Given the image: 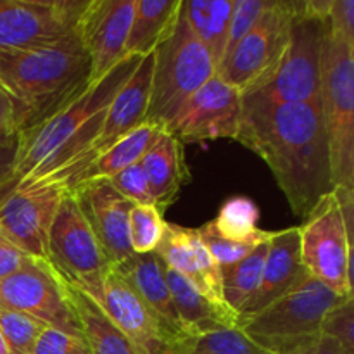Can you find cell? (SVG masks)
I'll return each instance as SVG.
<instances>
[{
  "label": "cell",
  "mask_w": 354,
  "mask_h": 354,
  "mask_svg": "<svg viewBox=\"0 0 354 354\" xmlns=\"http://www.w3.org/2000/svg\"><path fill=\"white\" fill-rule=\"evenodd\" d=\"M69 192L78 199L111 265L114 266L130 258L133 252L128 239V216L133 203L121 196L109 180L86 183Z\"/></svg>",
  "instance_id": "17"
},
{
  "label": "cell",
  "mask_w": 354,
  "mask_h": 354,
  "mask_svg": "<svg viewBox=\"0 0 354 354\" xmlns=\"http://www.w3.org/2000/svg\"><path fill=\"white\" fill-rule=\"evenodd\" d=\"M241 116L242 93L216 75L187 100L166 130L183 145L235 140Z\"/></svg>",
  "instance_id": "12"
},
{
  "label": "cell",
  "mask_w": 354,
  "mask_h": 354,
  "mask_svg": "<svg viewBox=\"0 0 354 354\" xmlns=\"http://www.w3.org/2000/svg\"><path fill=\"white\" fill-rule=\"evenodd\" d=\"M328 9L330 0H299L279 64L258 88L244 95L280 104L320 99Z\"/></svg>",
  "instance_id": "5"
},
{
  "label": "cell",
  "mask_w": 354,
  "mask_h": 354,
  "mask_svg": "<svg viewBox=\"0 0 354 354\" xmlns=\"http://www.w3.org/2000/svg\"><path fill=\"white\" fill-rule=\"evenodd\" d=\"M161 268L169 292H171L176 313H178L185 330L192 337H199V335L209 334V332L220 330V328L237 327L239 317L230 308L214 304L213 301L203 296L192 283L187 282L180 273L169 268L166 263L161 261Z\"/></svg>",
  "instance_id": "24"
},
{
  "label": "cell",
  "mask_w": 354,
  "mask_h": 354,
  "mask_svg": "<svg viewBox=\"0 0 354 354\" xmlns=\"http://www.w3.org/2000/svg\"><path fill=\"white\" fill-rule=\"evenodd\" d=\"M344 299L348 297L337 296L306 272L289 292L256 315L241 318L237 327L265 351L290 354L320 335L324 318Z\"/></svg>",
  "instance_id": "6"
},
{
  "label": "cell",
  "mask_w": 354,
  "mask_h": 354,
  "mask_svg": "<svg viewBox=\"0 0 354 354\" xmlns=\"http://www.w3.org/2000/svg\"><path fill=\"white\" fill-rule=\"evenodd\" d=\"M162 131H165V128L159 127V124H140L131 133L121 138L120 142H116L113 147L107 149L104 154L93 159L80 175L69 180L61 190L62 192H69V190H75L78 187L86 185V183L99 182V180H111L128 166L140 162V159L147 154L149 149L161 137Z\"/></svg>",
  "instance_id": "25"
},
{
  "label": "cell",
  "mask_w": 354,
  "mask_h": 354,
  "mask_svg": "<svg viewBox=\"0 0 354 354\" xmlns=\"http://www.w3.org/2000/svg\"><path fill=\"white\" fill-rule=\"evenodd\" d=\"M290 354H354L344 348L341 342L335 339L328 337V335H317V337L310 339L308 342L301 344L299 348L294 349Z\"/></svg>",
  "instance_id": "42"
},
{
  "label": "cell",
  "mask_w": 354,
  "mask_h": 354,
  "mask_svg": "<svg viewBox=\"0 0 354 354\" xmlns=\"http://www.w3.org/2000/svg\"><path fill=\"white\" fill-rule=\"evenodd\" d=\"M272 0H234V10L230 17V28H228V40L225 57L232 52V48L252 30L259 17L268 9ZM223 57V59H225Z\"/></svg>",
  "instance_id": "34"
},
{
  "label": "cell",
  "mask_w": 354,
  "mask_h": 354,
  "mask_svg": "<svg viewBox=\"0 0 354 354\" xmlns=\"http://www.w3.org/2000/svg\"><path fill=\"white\" fill-rule=\"evenodd\" d=\"M137 0H88L78 23L90 57V83L99 82L124 57Z\"/></svg>",
  "instance_id": "16"
},
{
  "label": "cell",
  "mask_w": 354,
  "mask_h": 354,
  "mask_svg": "<svg viewBox=\"0 0 354 354\" xmlns=\"http://www.w3.org/2000/svg\"><path fill=\"white\" fill-rule=\"evenodd\" d=\"M64 194L52 187L2 194L0 232L24 252L47 261L48 230Z\"/></svg>",
  "instance_id": "15"
},
{
  "label": "cell",
  "mask_w": 354,
  "mask_h": 354,
  "mask_svg": "<svg viewBox=\"0 0 354 354\" xmlns=\"http://www.w3.org/2000/svg\"><path fill=\"white\" fill-rule=\"evenodd\" d=\"M328 30L354 44V0H330Z\"/></svg>",
  "instance_id": "38"
},
{
  "label": "cell",
  "mask_w": 354,
  "mask_h": 354,
  "mask_svg": "<svg viewBox=\"0 0 354 354\" xmlns=\"http://www.w3.org/2000/svg\"><path fill=\"white\" fill-rule=\"evenodd\" d=\"M0 306L28 315L48 327L82 335L61 280L44 259H33L21 272L0 280Z\"/></svg>",
  "instance_id": "13"
},
{
  "label": "cell",
  "mask_w": 354,
  "mask_h": 354,
  "mask_svg": "<svg viewBox=\"0 0 354 354\" xmlns=\"http://www.w3.org/2000/svg\"><path fill=\"white\" fill-rule=\"evenodd\" d=\"M109 182L111 185H113L121 196L127 197L130 203L142 204V206H147V204H152V206H154L151 189H149L147 178H145V173L144 169H142L140 162L124 168L123 171L114 175Z\"/></svg>",
  "instance_id": "37"
},
{
  "label": "cell",
  "mask_w": 354,
  "mask_h": 354,
  "mask_svg": "<svg viewBox=\"0 0 354 354\" xmlns=\"http://www.w3.org/2000/svg\"><path fill=\"white\" fill-rule=\"evenodd\" d=\"M166 230L162 213L152 204H133L128 216V239L133 254L156 252Z\"/></svg>",
  "instance_id": "30"
},
{
  "label": "cell",
  "mask_w": 354,
  "mask_h": 354,
  "mask_svg": "<svg viewBox=\"0 0 354 354\" xmlns=\"http://www.w3.org/2000/svg\"><path fill=\"white\" fill-rule=\"evenodd\" d=\"M182 0H137L135 14L128 33L124 57L127 55L152 54L159 41L165 38L180 9Z\"/></svg>",
  "instance_id": "27"
},
{
  "label": "cell",
  "mask_w": 354,
  "mask_h": 354,
  "mask_svg": "<svg viewBox=\"0 0 354 354\" xmlns=\"http://www.w3.org/2000/svg\"><path fill=\"white\" fill-rule=\"evenodd\" d=\"M320 334L341 342L348 351L354 353V299L348 297L332 308L324 318Z\"/></svg>",
  "instance_id": "35"
},
{
  "label": "cell",
  "mask_w": 354,
  "mask_h": 354,
  "mask_svg": "<svg viewBox=\"0 0 354 354\" xmlns=\"http://www.w3.org/2000/svg\"><path fill=\"white\" fill-rule=\"evenodd\" d=\"M140 61L142 57L138 55H127L106 76H102L99 82L90 83L85 90L62 104L50 116L28 130L19 131V147L12 180L0 192V196L19 185L45 159L50 158L61 145H64L93 114L106 109L121 86L130 80Z\"/></svg>",
  "instance_id": "4"
},
{
  "label": "cell",
  "mask_w": 354,
  "mask_h": 354,
  "mask_svg": "<svg viewBox=\"0 0 354 354\" xmlns=\"http://www.w3.org/2000/svg\"><path fill=\"white\" fill-rule=\"evenodd\" d=\"M0 85L19 111V131L35 127L90 85V57L78 26L45 47L0 52Z\"/></svg>",
  "instance_id": "2"
},
{
  "label": "cell",
  "mask_w": 354,
  "mask_h": 354,
  "mask_svg": "<svg viewBox=\"0 0 354 354\" xmlns=\"http://www.w3.org/2000/svg\"><path fill=\"white\" fill-rule=\"evenodd\" d=\"M57 277L90 354H137L130 341L93 297L73 283L66 282L61 275Z\"/></svg>",
  "instance_id": "23"
},
{
  "label": "cell",
  "mask_w": 354,
  "mask_h": 354,
  "mask_svg": "<svg viewBox=\"0 0 354 354\" xmlns=\"http://www.w3.org/2000/svg\"><path fill=\"white\" fill-rule=\"evenodd\" d=\"M299 227L301 263L313 279L337 296L353 297V232L346 223L335 190L315 203Z\"/></svg>",
  "instance_id": "9"
},
{
  "label": "cell",
  "mask_w": 354,
  "mask_h": 354,
  "mask_svg": "<svg viewBox=\"0 0 354 354\" xmlns=\"http://www.w3.org/2000/svg\"><path fill=\"white\" fill-rule=\"evenodd\" d=\"M235 140L266 162L296 216L334 190L320 99L280 104L242 95Z\"/></svg>",
  "instance_id": "1"
},
{
  "label": "cell",
  "mask_w": 354,
  "mask_h": 354,
  "mask_svg": "<svg viewBox=\"0 0 354 354\" xmlns=\"http://www.w3.org/2000/svg\"><path fill=\"white\" fill-rule=\"evenodd\" d=\"M213 76H216L213 57L190 30L180 3L168 33L154 50L145 123L159 124L166 130L187 100Z\"/></svg>",
  "instance_id": "3"
},
{
  "label": "cell",
  "mask_w": 354,
  "mask_h": 354,
  "mask_svg": "<svg viewBox=\"0 0 354 354\" xmlns=\"http://www.w3.org/2000/svg\"><path fill=\"white\" fill-rule=\"evenodd\" d=\"M140 166L147 178L154 206L165 213L166 207L176 201L182 187L190 182L183 144L165 130L140 159Z\"/></svg>",
  "instance_id": "22"
},
{
  "label": "cell",
  "mask_w": 354,
  "mask_h": 354,
  "mask_svg": "<svg viewBox=\"0 0 354 354\" xmlns=\"http://www.w3.org/2000/svg\"><path fill=\"white\" fill-rule=\"evenodd\" d=\"M45 327L48 325L28 315L0 306V334L6 341L9 354H30Z\"/></svg>",
  "instance_id": "31"
},
{
  "label": "cell",
  "mask_w": 354,
  "mask_h": 354,
  "mask_svg": "<svg viewBox=\"0 0 354 354\" xmlns=\"http://www.w3.org/2000/svg\"><path fill=\"white\" fill-rule=\"evenodd\" d=\"M19 133V111L12 97L0 85V138Z\"/></svg>",
  "instance_id": "41"
},
{
  "label": "cell",
  "mask_w": 354,
  "mask_h": 354,
  "mask_svg": "<svg viewBox=\"0 0 354 354\" xmlns=\"http://www.w3.org/2000/svg\"><path fill=\"white\" fill-rule=\"evenodd\" d=\"M268 242L258 245L252 252H249L244 259L235 263L230 268L221 270V289L227 306L234 313L242 311V308L249 303L261 282L263 266H265Z\"/></svg>",
  "instance_id": "29"
},
{
  "label": "cell",
  "mask_w": 354,
  "mask_h": 354,
  "mask_svg": "<svg viewBox=\"0 0 354 354\" xmlns=\"http://www.w3.org/2000/svg\"><path fill=\"white\" fill-rule=\"evenodd\" d=\"M182 9L190 30L209 50L218 73L227 50L234 0H182Z\"/></svg>",
  "instance_id": "26"
},
{
  "label": "cell",
  "mask_w": 354,
  "mask_h": 354,
  "mask_svg": "<svg viewBox=\"0 0 354 354\" xmlns=\"http://www.w3.org/2000/svg\"><path fill=\"white\" fill-rule=\"evenodd\" d=\"M30 354H90V349L82 335L45 327Z\"/></svg>",
  "instance_id": "36"
},
{
  "label": "cell",
  "mask_w": 354,
  "mask_h": 354,
  "mask_svg": "<svg viewBox=\"0 0 354 354\" xmlns=\"http://www.w3.org/2000/svg\"><path fill=\"white\" fill-rule=\"evenodd\" d=\"M47 261L66 282L100 303L104 282L113 265L73 192L64 194L52 220Z\"/></svg>",
  "instance_id": "8"
},
{
  "label": "cell",
  "mask_w": 354,
  "mask_h": 354,
  "mask_svg": "<svg viewBox=\"0 0 354 354\" xmlns=\"http://www.w3.org/2000/svg\"><path fill=\"white\" fill-rule=\"evenodd\" d=\"M17 147H19V133L0 138V192L12 180Z\"/></svg>",
  "instance_id": "40"
},
{
  "label": "cell",
  "mask_w": 354,
  "mask_h": 354,
  "mask_svg": "<svg viewBox=\"0 0 354 354\" xmlns=\"http://www.w3.org/2000/svg\"><path fill=\"white\" fill-rule=\"evenodd\" d=\"M88 0H0V52L31 50L76 30Z\"/></svg>",
  "instance_id": "11"
},
{
  "label": "cell",
  "mask_w": 354,
  "mask_h": 354,
  "mask_svg": "<svg viewBox=\"0 0 354 354\" xmlns=\"http://www.w3.org/2000/svg\"><path fill=\"white\" fill-rule=\"evenodd\" d=\"M299 0H272L252 30L223 59L216 75L239 92H252L273 73L287 47Z\"/></svg>",
  "instance_id": "10"
},
{
  "label": "cell",
  "mask_w": 354,
  "mask_h": 354,
  "mask_svg": "<svg viewBox=\"0 0 354 354\" xmlns=\"http://www.w3.org/2000/svg\"><path fill=\"white\" fill-rule=\"evenodd\" d=\"M156 254L187 282L192 283L203 296L218 306H227L221 289V270L199 239L196 228L166 223L165 235Z\"/></svg>",
  "instance_id": "18"
},
{
  "label": "cell",
  "mask_w": 354,
  "mask_h": 354,
  "mask_svg": "<svg viewBox=\"0 0 354 354\" xmlns=\"http://www.w3.org/2000/svg\"><path fill=\"white\" fill-rule=\"evenodd\" d=\"M196 230L199 239L203 241V244L206 245L209 254L213 256V259L216 261V265L220 266V270L230 268V266H234L235 263L244 259L249 252H252L258 248V245L252 244H241V242L227 241V239L220 237V235L209 227V223L203 225V227L196 228Z\"/></svg>",
  "instance_id": "33"
},
{
  "label": "cell",
  "mask_w": 354,
  "mask_h": 354,
  "mask_svg": "<svg viewBox=\"0 0 354 354\" xmlns=\"http://www.w3.org/2000/svg\"><path fill=\"white\" fill-rule=\"evenodd\" d=\"M304 273H306V268L301 263L299 227L273 232V237L268 242L261 282L254 296L239 313V320L265 310L273 301L289 292Z\"/></svg>",
  "instance_id": "20"
},
{
  "label": "cell",
  "mask_w": 354,
  "mask_h": 354,
  "mask_svg": "<svg viewBox=\"0 0 354 354\" xmlns=\"http://www.w3.org/2000/svg\"><path fill=\"white\" fill-rule=\"evenodd\" d=\"M33 259L37 258H33V256H30L28 252H24L23 249L17 248L12 241H9V239L0 232V280L21 272V270L26 268Z\"/></svg>",
  "instance_id": "39"
},
{
  "label": "cell",
  "mask_w": 354,
  "mask_h": 354,
  "mask_svg": "<svg viewBox=\"0 0 354 354\" xmlns=\"http://www.w3.org/2000/svg\"><path fill=\"white\" fill-rule=\"evenodd\" d=\"M113 270L130 286L138 299L156 315V318L175 337L185 342H192L196 339L185 330L178 313H176L171 292H169L161 268V259L158 258L156 252L131 254L124 261L114 265Z\"/></svg>",
  "instance_id": "21"
},
{
  "label": "cell",
  "mask_w": 354,
  "mask_h": 354,
  "mask_svg": "<svg viewBox=\"0 0 354 354\" xmlns=\"http://www.w3.org/2000/svg\"><path fill=\"white\" fill-rule=\"evenodd\" d=\"M320 104L334 189L354 190V44L330 30L322 62Z\"/></svg>",
  "instance_id": "7"
},
{
  "label": "cell",
  "mask_w": 354,
  "mask_h": 354,
  "mask_svg": "<svg viewBox=\"0 0 354 354\" xmlns=\"http://www.w3.org/2000/svg\"><path fill=\"white\" fill-rule=\"evenodd\" d=\"M152 68H154V52L142 57L140 64L137 66L133 75L121 86L120 92L114 95V99L107 106L102 127H100L99 135L90 147V152L86 154L83 169L93 159L104 154L107 149L113 147L116 142H120L121 138L131 133L135 128L145 123L149 99H151Z\"/></svg>",
  "instance_id": "19"
},
{
  "label": "cell",
  "mask_w": 354,
  "mask_h": 354,
  "mask_svg": "<svg viewBox=\"0 0 354 354\" xmlns=\"http://www.w3.org/2000/svg\"><path fill=\"white\" fill-rule=\"evenodd\" d=\"M187 354H272L256 344L239 327L220 328L194 339Z\"/></svg>",
  "instance_id": "32"
},
{
  "label": "cell",
  "mask_w": 354,
  "mask_h": 354,
  "mask_svg": "<svg viewBox=\"0 0 354 354\" xmlns=\"http://www.w3.org/2000/svg\"><path fill=\"white\" fill-rule=\"evenodd\" d=\"M99 304L137 354H187L192 348L194 341L175 337L114 270L106 277Z\"/></svg>",
  "instance_id": "14"
},
{
  "label": "cell",
  "mask_w": 354,
  "mask_h": 354,
  "mask_svg": "<svg viewBox=\"0 0 354 354\" xmlns=\"http://www.w3.org/2000/svg\"><path fill=\"white\" fill-rule=\"evenodd\" d=\"M0 354H9V349H7L6 341H3L2 334H0Z\"/></svg>",
  "instance_id": "43"
},
{
  "label": "cell",
  "mask_w": 354,
  "mask_h": 354,
  "mask_svg": "<svg viewBox=\"0 0 354 354\" xmlns=\"http://www.w3.org/2000/svg\"><path fill=\"white\" fill-rule=\"evenodd\" d=\"M259 207L248 197H232L221 206L220 213L209 221V227L220 237L241 244L261 245L270 242L273 232L261 230L258 227Z\"/></svg>",
  "instance_id": "28"
}]
</instances>
